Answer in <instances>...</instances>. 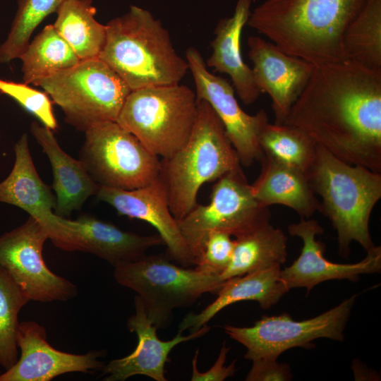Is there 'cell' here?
Returning a JSON list of instances; mask_svg holds the SVG:
<instances>
[{"mask_svg":"<svg viewBox=\"0 0 381 381\" xmlns=\"http://www.w3.org/2000/svg\"><path fill=\"white\" fill-rule=\"evenodd\" d=\"M284 123L338 159L381 174V71L350 60L314 66Z\"/></svg>","mask_w":381,"mask_h":381,"instance_id":"obj_1","label":"cell"},{"mask_svg":"<svg viewBox=\"0 0 381 381\" xmlns=\"http://www.w3.org/2000/svg\"><path fill=\"white\" fill-rule=\"evenodd\" d=\"M365 0H265L247 24L284 52L313 66L346 60L345 30Z\"/></svg>","mask_w":381,"mask_h":381,"instance_id":"obj_2","label":"cell"},{"mask_svg":"<svg viewBox=\"0 0 381 381\" xmlns=\"http://www.w3.org/2000/svg\"><path fill=\"white\" fill-rule=\"evenodd\" d=\"M99 59L131 90L179 83L189 71L174 49L168 30L147 10L131 6L106 24Z\"/></svg>","mask_w":381,"mask_h":381,"instance_id":"obj_3","label":"cell"},{"mask_svg":"<svg viewBox=\"0 0 381 381\" xmlns=\"http://www.w3.org/2000/svg\"><path fill=\"white\" fill-rule=\"evenodd\" d=\"M306 176L315 193L322 198L319 210L337 231L339 254L347 257L353 241L367 252L373 249L375 246L369 220L381 198V174L346 163L317 145Z\"/></svg>","mask_w":381,"mask_h":381,"instance_id":"obj_4","label":"cell"},{"mask_svg":"<svg viewBox=\"0 0 381 381\" xmlns=\"http://www.w3.org/2000/svg\"><path fill=\"white\" fill-rule=\"evenodd\" d=\"M197 101L198 116L188 140L173 155L160 161L159 176L177 221L198 204V193L205 183L241 165L217 114L205 101Z\"/></svg>","mask_w":381,"mask_h":381,"instance_id":"obj_5","label":"cell"},{"mask_svg":"<svg viewBox=\"0 0 381 381\" xmlns=\"http://www.w3.org/2000/svg\"><path fill=\"white\" fill-rule=\"evenodd\" d=\"M197 116L195 92L177 83L131 90L116 121L152 154L165 159L185 145Z\"/></svg>","mask_w":381,"mask_h":381,"instance_id":"obj_6","label":"cell"},{"mask_svg":"<svg viewBox=\"0 0 381 381\" xmlns=\"http://www.w3.org/2000/svg\"><path fill=\"white\" fill-rule=\"evenodd\" d=\"M114 277L137 293L157 329L168 325L174 309L191 306L204 294H217L225 282L218 274L177 266L162 255L120 264Z\"/></svg>","mask_w":381,"mask_h":381,"instance_id":"obj_7","label":"cell"},{"mask_svg":"<svg viewBox=\"0 0 381 381\" xmlns=\"http://www.w3.org/2000/svg\"><path fill=\"white\" fill-rule=\"evenodd\" d=\"M63 111L66 121L85 132L104 121H116L131 90L99 58L35 80Z\"/></svg>","mask_w":381,"mask_h":381,"instance_id":"obj_8","label":"cell"},{"mask_svg":"<svg viewBox=\"0 0 381 381\" xmlns=\"http://www.w3.org/2000/svg\"><path fill=\"white\" fill-rule=\"evenodd\" d=\"M85 133L79 159L99 186L133 190L159 176V157L117 121L96 123Z\"/></svg>","mask_w":381,"mask_h":381,"instance_id":"obj_9","label":"cell"},{"mask_svg":"<svg viewBox=\"0 0 381 381\" xmlns=\"http://www.w3.org/2000/svg\"><path fill=\"white\" fill-rule=\"evenodd\" d=\"M270 218L268 207L254 198L239 167L216 181L207 205L197 204L177 222L195 261L209 232L223 231L236 238L270 222Z\"/></svg>","mask_w":381,"mask_h":381,"instance_id":"obj_10","label":"cell"},{"mask_svg":"<svg viewBox=\"0 0 381 381\" xmlns=\"http://www.w3.org/2000/svg\"><path fill=\"white\" fill-rule=\"evenodd\" d=\"M356 298L353 294L339 305L310 319L296 321L286 313L264 315L251 327L224 326L225 332L247 349L244 357L276 359L294 347L310 349L319 338L343 341L344 330Z\"/></svg>","mask_w":381,"mask_h":381,"instance_id":"obj_11","label":"cell"},{"mask_svg":"<svg viewBox=\"0 0 381 381\" xmlns=\"http://www.w3.org/2000/svg\"><path fill=\"white\" fill-rule=\"evenodd\" d=\"M49 235L31 216L20 226L0 236V265L4 267L30 300L68 301L76 296L77 287L52 272L43 258Z\"/></svg>","mask_w":381,"mask_h":381,"instance_id":"obj_12","label":"cell"},{"mask_svg":"<svg viewBox=\"0 0 381 381\" xmlns=\"http://www.w3.org/2000/svg\"><path fill=\"white\" fill-rule=\"evenodd\" d=\"M195 86L197 100L207 102L224 125L241 164L249 167L263 156L259 135L267 123L266 111L250 115L240 107L233 85L225 78L211 73L199 51L189 47L186 52Z\"/></svg>","mask_w":381,"mask_h":381,"instance_id":"obj_13","label":"cell"},{"mask_svg":"<svg viewBox=\"0 0 381 381\" xmlns=\"http://www.w3.org/2000/svg\"><path fill=\"white\" fill-rule=\"evenodd\" d=\"M291 236L303 241L298 258L289 266L281 270V279L289 290L306 288L307 293L321 282L331 279H349L356 282L362 274L380 272L381 248L375 246L367 252L361 261L353 264L332 262L324 256L325 244L316 239L323 229L315 219L301 218L288 226Z\"/></svg>","mask_w":381,"mask_h":381,"instance_id":"obj_14","label":"cell"},{"mask_svg":"<svg viewBox=\"0 0 381 381\" xmlns=\"http://www.w3.org/2000/svg\"><path fill=\"white\" fill-rule=\"evenodd\" d=\"M44 327L34 321L20 322L17 346L20 356L17 362L3 373L0 381H50L69 373H88L102 370L99 360L103 351L73 354L53 348L47 340Z\"/></svg>","mask_w":381,"mask_h":381,"instance_id":"obj_15","label":"cell"},{"mask_svg":"<svg viewBox=\"0 0 381 381\" xmlns=\"http://www.w3.org/2000/svg\"><path fill=\"white\" fill-rule=\"evenodd\" d=\"M247 42L255 83L260 93L270 97L274 123H284L314 66L260 37L250 36Z\"/></svg>","mask_w":381,"mask_h":381,"instance_id":"obj_16","label":"cell"},{"mask_svg":"<svg viewBox=\"0 0 381 381\" xmlns=\"http://www.w3.org/2000/svg\"><path fill=\"white\" fill-rule=\"evenodd\" d=\"M96 196L113 207L119 214L153 226L172 259L186 267L195 265L178 222L171 212L167 188L159 176L150 183L133 190L99 186Z\"/></svg>","mask_w":381,"mask_h":381,"instance_id":"obj_17","label":"cell"},{"mask_svg":"<svg viewBox=\"0 0 381 381\" xmlns=\"http://www.w3.org/2000/svg\"><path fill=\"white\" fill-rule=\"evenodd\" d=\"M135 314L128 320L127 327L138 337L135 350L129 355L109 361L102 368L106 381H124L136 375L147 376L156 381H166L164 366L171 351L178 344L201 337L210 327L203 325L195 332L183 336L179 332L171 340L162 341L157 334V327L149 318L142 300L134 299Z\"/></svg>","mask_w":381,"mask_h":381,"instance_id":"obj_18","label":"cell"},{"mask_svg":"<svg viewBox=\"0 0 381 381\" xmlns=\"http://www.w3.org/2000/svg\"><path fill=\"white\" fill-rule=\"evenodd\" d=\"M65 236L60 249L83 251L116 267L136 260L152 247L164 244L159 234L142 236L84 214L75 220L63 217Z\"/></svg>","mask_w":381,"mask_h":381,"instance_id":"obj_19","label":"cell"},{"mask_svg":"<svg viewBox=\"0 0 381 381\" xmlns=\"http://www.w3.org/2000/svg\"><path fill=\"white\" fill-rule=\"evenodd\" d=\"M15 162L9 175L0 183V202L16 206L37 219L49 238L57 231L60 216L52 212L56 198L40 177L23 133L14 145Z\"/></svg>","mask_w":381,"mask_h":381,"instance_id":"obj_20","label":"cell"},{"mask_svg":"<svg viewBox=\"0 0 381 381\" xmlns=\"http://www.w3.org/2000/svg\"><path fill=\"white\" fill-rule=\"evenodd\" d=\"M251 4L252 0H237L232 16L219 21L211 42L212 52L205 62L207 67L230 77L236 93L246 105L254 103L261 94L252 68L244 62L241 51V34Z\"/></svg>","mask_w":381,"mask_h":381,"instance_id":"obj_21","label":"cell"},{"mask_svg":"<svg viewBox=\"0 0 381 381\" xmlns=\"http://www.w3.org/2000/svg\"><path fill=\"white\" fill-rule=\"evenodd\" d=\"M30 132L47 155L53 171L56 193L55 214L66 217L81 208L86 200L97 194L99 186L92 179L81 161L68 155L49 128L32 122Z\"/></svg>","mask_w":381,"mask_h":381,"instance_id":"obj_22","label":"cell"},{"mask_svg":"<svg viewBox=\"0 0 381 381\" xmlns=\"http://www.w3.org/2000/svg\"><path fill=\"white\" fill-rule=\"evenodd\" d=\"M280 272L281 267H274L225 280L217 293V298L201 312L186 315L179 326V332H195L222 309L239 301H255L263 309L270 308L289 291Z\"/></svg>","mask_w":381,"mask_h":381,"instance_id":"obj_23","label":"cell"},{"mask_svg":"<svg viewBox=\"0 0 381 381\" xmlns=\"http://www.w3.org/2000/svg\"><path fill=\"white\" fill-rule=\"evenodd\" d=\"M259 176L250 184L254 198L263 206L282 205L301 218H310L320 209V200L307 176L301 171L263 155Z\"/></svg>","mask_w":381,"mask_h":381,"instance_id":"obj_24","label":"cell"},{"mask_svg":"<svg viewBox=\"0 0 381 381\" xmlns=\"http://www.w3.org/2000/svg\"><path fill=\"white\" fill-rule=\"evenodd\" d=\"M287 237L270 222L236 237L229 264L219 275L225 281L248 273L281 267L287 257Z\"/></svg>","mask_w":381,"mask_h":381,"instance_id":"obj_25","label":"cell"},{"mask_svg":"<svg viewBox=\"0 0 381 381\" xmlns=\"http://www.w3.org/2000/svg\"><path fill=\"white\" fill-rule=\"evenodd\" d=\"M92 0H64L53 24L80 61L99 58L107 37L106 25L95 19Z\"/></svg>","mask_w":381,"mask_h":381,"instance_id":"obj_26","label":"cell"},{"mask_svg":"<svg viewBox=\"0 0 381 381\" xmlns=\"http://www.w3.org/2000/svg\"><path fill=\"white\" fill-rule=\"evenodd\" d=\"M346 60L381 71V0H365L342 40Z\"/></svg>","mask_w":381,"mask_h":381,"instance_id":"obj_27","label":"cell"},{"mask_svg":"<svg viewBox=\"0 0 381 381\" xmlns=\"http://www.w3.org/2000/svg\"><path fill=\"white\" fill-rule=\"evenodd\" d=\"M19 59L25 84L71 68L80 60L71 47L48 25L30 42Z\"/></svg>","mask_w":381,"mask_h":381,"instance_id":"obj_28","label":"cell"},{"mask_svg":"<svg viewBox=\"0 0 381 381\" xmlns=\"http://www.w3.org/2000/svg\"><path fill=\"white\" fill-rule=\"evenodd\" d=\"M258 141L263 155L306 175L315 158L318 145L294 126L267 122L260 133Z\"/></svg>","mask_w":381,"mask_h":381,"instance_id":"obj_29","label":"cell"},{"mask_svg":"<svg viewBox=\"0 0 381 381\" xmlns=\"http://www.w3.org/2000/svg\"><path fill=\"white\" fill-rule=\"evenodd\" d=\"M30 301L8 271L0 265V366L4 370L18 359V314Z\"/></svg>","mask_w":381,"mask_h":381,"instance_id":"obj_30","label":"cell"},{"mask_svg":"<svg viewBox=\"0 0 381 381\" xmlns=\"http://www.w3.org/2000/svg\"><path fill=\"white\" fill-rule=\"evenodd\" d=\"M64 0H18L10 32L0 45V63L19 59L31 35L44 19L56 12Z\"/></svg>","mask_w":381,"mask_h":381,"instance_id":"obj_31","label":"cell"},{"mask_svg":"<svg viewBox=\"0 0 381 381\" xmlns=\"http://www.w3.org/2000/svg\"><path fill=\"white\" fill-rule=\"evenodd\" d=\"M0 92L16 100L26 111L35 116L44 126L56 129L52 102L47 94L32 88L25 83H18L0 78Z\"/></svg>","mask_w":381,"mask_h":381,"instance_id":"obj_32","label":"cell"},{"mask_svg":"<svg viewBox=\"0 0 381 381\" xmlns=\"http://www.w3.org/2000/svg\"><path fill=\"white\" fill-rule=\"evenodd\" d=\"M223 231H213L205 237L195 260V269L220 275L230 262L235 241Z\"/></svg>","mask_w":381,"mask_h":381,"instance_id":"obj_33","label":"cell"},{"mask_svg":"<svg viewBox=\"0 0 381 381\" xmlns=\"http://www.w3.org/2000/svg\"><path fill=\"white\" fill-rule=\"evenodd\" d=\"M247 381H287L292 377L290 367L286 363H279L276 359L258 358L252 361Z\"/></svg>","mask_w":381,"mask_h":381,"instance_id":"obj_34","label":"cell"},{"mask_svg":"<svg viewBox=\"0 0 381 381\" xmlns=\"http://www.w3.org/2000/svg\"><path fill=\"white\" fill-rule=\"evenodd\" d=\"M229 347L226 346L225 341L220 349L219 356L214 365L205 372H200L197 368L198 349L192 359V381H223L229 377L234 376L236 369V361L229 365L225 366V362Z\"/></svg>","mask_w":381,"mask_h":381,"instance_id":"obj_35","label":"cell"},{"mask_svg":"<svg viewBox=\"0 0 381 381\" xmlns=\"http://www.w3.org/2000/svg\"><path fill=\"white\" fill-rule=\"evenodd\" d=\"M1 373V372H0Z\"/></svg>","mask_w":381,"mask_h":381,"instance_id":"obj_36","label":"cell"}]
</instances>
